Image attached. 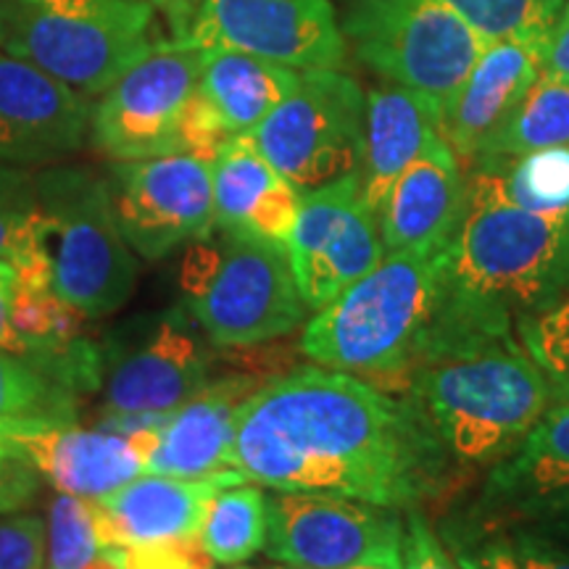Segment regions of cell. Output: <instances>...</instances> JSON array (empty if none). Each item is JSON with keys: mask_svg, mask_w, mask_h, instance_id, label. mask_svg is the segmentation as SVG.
Listing matches in <instances>:
<instances>
[{"mask_svg": "<svg viewBox=\"0 0 569 569\" xmlns=\"http://www.w3.org/2000/svg\"><path fill=\"white\" fill-rule=\"evenodd\" d=\"M232 469L284 493L407 509L438 488L443 443L415 403L338 369L303 367L246 398Z\"/></svg>", "mask_w": 569, "mask_h": 569, "instance_id": "obj_1", "label": "cell"}, {"mask_svg": "<svg viewBox=\"0 0 569 569\" xmlns=\"http://www.w3.org/2000/svg\"><path fill=\"white\" fill-rule=\"evenodd\" d=\"M6 38H9V0H0V53L6 48Z\"/></svg>", "mask_w": 569, "mask_h": 569, "instance_id": "obj_44", "label": "cell"}, {"mask_svg": "<svg viewBox=\"0 0 569 569\" xmlns=\"http://www.w3.org/2000/svg\"><path fill=\"white\" fill-rule=\"evenodd\" d=\"M543 69L559 77V80L569 82V0L565 3V11L559 13L557 24L546 34Z\"/></svg>", "mask_w": 569, "mask_h": 569, "instance_id": "obj_40", "label": "cell"}, {"mask_svg": "<svg viewBox=\"0 0 569 569\" xmlns=\"http://www.w3.org/2000/svg\"><path fill=\"white\" fill-rule=\"evenodd\" d=\"M351 569H403V553H401V549L382 551V553H377V557L361 561V565H356Z\"/></svg>", "mask_w": 569, "mask_h": 569, "instance_id": "obj_43", "label": "cell"}, {"mask_svg": "<svg viewBox=\"0 0 569 569\" xmlns=\"http://www.w3.org/2000/svg\"><path fill=\"white\" fill-rule=\"evenodd\" d=\"M478 169L507 201L536 213L569 217V146L543 148L517 159L480 161Z\"/></svg>", "mask_w": 569, "mask_h": 569, "instance_id": "obj_29", "label": "cell"}, {"mask_svg": "<svg viewBox=\"0 0 569 569\" xmlns=\"http://www.w3.org/2000/svg\"><path fill=\"white\" fill-rule=\"evenodd\" d=\"M201 48L169 38L124 71L92 109V146L111 161L180 153V127L201 82Z\"/></svg>", "mask_w": 569, "mask_h": 569, "instance_id": "obj_10", "label": "cell"}, {"mask_svg": "<svg viewBox=\"0 0 569 569\" xmlns=\"http://www.w3.org/2000/svg\"><path fill=\"white\" fill-rule=\"evenodd\" d=\"M109 190L119 230L142 259L159 261L213 232L211 163L198 156L113 161Z\"/></svg>", "mask_w": 569, "mask_h": 569, "instance_id": "obj_12", "label": "cell"}, {"mask_svg": "<svg viewBox=\"0 0 569 569\" xmlns=\"http://www.w3.org/2000/svg\"><path fill=\"white\" fill-rule=\"evenodd\" d=\"M34 490H38V469L13 451V457L0 465V515L27 507Z\"/></svg>", "mask_w": 569, "mask_h": 569, "instance_id": "obj_37", "label": "cell"}, {"mask_svg": "<svg viewBox=\"0 0 569 569\" xmlns=\"http://www.w3.org/2000/svg\"><path fill=\"white\" fill-rule=\"evenodd\" d=\"M180 288L213 346L251 348L293 332L306 319L284 243L219 230L188 243Z\"/></svg>", "mask_w": 569, "mask_h": 569, "instance_id": "obj_5", "label": "cell"}, {"mask_svg": "<svg viewBox=\"0 0 569 569\" xmlns=\"http://www.w3.org/2000/svg\"><path fill=\"white\" fill-rule=\"evenodd\" d=\"M101 353L109 415H172L209 386L211 356L180 309L140 319Z\"/></svg>", "mask_w": 569, "mask_h": 569, "instance_id": "obj_14", "label": "cell"}, {"mask_svg": "<svg viewBox=\"0 0 569 569\" xmlns=\"http://www.w3.org/2000/svg\"><path fill=\"white\" fill-rule=\"evenodd\" d=\"M515 553L522 569H569V553L543 538L522 536L517 540Z\"/></svg>", "mask_w": 569, "mask_h": 569, "instance_id": "obj_39", "label": "cell"}, {"mask_svg": "<svg viewBox=\"0 0 569 569\" xmlns=\"http://www.w3.org/2000/svg\"><path fill=\"white\" fill-rule=\"evenodd\" d=\"M288 253L298 293L311 311L325 309L380 264L386 246L377 213L361 198L359 174L301 193Z\"/></svg>", "mask_w": 569, "mask_h": 569, "instance_id": "obj_13", "label": "cell"}, {"mask_svg": "<svg viewBox=\"0 0 569 569\" xmlns=\"http://www.w3.org/2000/svg\"><path fill=\"white\" fill-rule=\"evenodd\" d=\"M101 553L88 498L56 496L48 515V569H88Z\"/></svg>", "mask_w": 569, "mask_h": 569, "instance_id": "obj_32", "label": "cell"}, {"mask_svg": "<svg viewBox=\"0 0 569 569\" xmlns=\"http://www.w3.org/2000/svg\"><path fill=\"white\" fill-rule=\"evenodd\" d=\"M367 96L340 69L301 71L290 96L251 132L261 156L301 193L359 174Z\"/></svg>", "mask_w": 569, "mask_h": 569, "instance_id": "obj_9", "label": "cell"}, {"mask_svg": "<svg viewBox=\"0 0 569 569\" xmlns=\"http://www.w3.org/2000/svg\"><path fill=\"white\" fill-rule=\"evenodd\" d=\"M238 569H246V567H238Z\"/></svg>", "mask_w": 569, "mask_h": 569, "instance_id": "obj_46", "label": "cell"}, {"mask_svg": "<svg viewBox=\"0 0 569 569\" xmlns=\"http://www.w3.org/2000/svg\"><path fill=\"white\" fill-rule=\"evenodd\" d=\"M13 457V451L6 443H0V465H3L6 459H11Z\"/></svg>", "mask_w": 569, "mask_h": 569, "instance_id": "obj_45", "label": "cell"}, {"mask_svg": "<svg viewBox=\"0 0 569 569\" xmlns=\"http://www.w3.org/2000/svg\"><path fill=\"white\" fill-rule=\"evenodd\" d=\"M34 184L56 296L90 319L122 309L138 284V261L119 230L109 177L69 163L42 169Z\"/></svg>", "mask_w": 569, "mask_h": 569, "instance_id": "obj_7", "label": "cell"}, {"mask_svg": "<svg viewBox=\"0 0 569 569\" xmlns=\"http://www.w3.org/2000/svg\"><path fill=\"white\" fill-rule=\"evenodd\" d=\"M415 407L461 461L507 457L546 415L551 388L515 340L432 356L417 365Z\"/></svg>", "mask_w": 569, "mask_h": 569, "instance_id": "obj_4", "label": "cell"}, {"mask_svg": "<svg viewBox=\"0 0 569 569\" xmlns=\"http://www.w3.org/2000/svg\"><path fill=\"white\" fill-rule=\"evenodd\" d=\"M46 475L63 493L101 498L142 472L130 440L106 430H82L71 422L42 425L0 438Z\"/></svg>", "mask_w": 569, "mask_h": 569, "instance_id": "obj_22", "label": "cell"}, {"mask_svg": "<svg viewBox=\"0 0 569 569\" xmlns=\"http://www.w3.org/2000/svg\"><path fill=\"white\" fill-rule=\"evenodd\" d=\"M156 13L151 0H9L3 51L82 96H103L163 40Z\"/></svg>", "mask_w": 569, "mask_h": 569, "instance_id": "obj_6", "label": "cell"}, {"mask_svg": "<svg viewBox=\"0 0 569 569\" xmlns=\"http://www.w3.org/2000/svg\"><path fill=\"white\" fill-rule=\"evenodd\" d=\"M522 348L536 361L557 401H569V301L519 322Z\"/></svg>", "mask_w": 569, "mask_h": 569, "instance_id": "obj_33", "label": "cell"}, {"mask_svg": "<svg viewBox=\"0 0 569 569\" xmlns=\"http://www.w3.org/2000/svg\"><path fill=\"white\" fill-rule=\"evenodd\" d=\"M546 38L488 42L457 98L440 117V138L461 163H475L480 148L543 71Z\"/></svg>", "mask_w": 569, "mask_h": 569, "instance_id": "obj_18", "label": "cell"}, {"mask_svg": "<svg viewBox=\"0 0 569 569\" xmlns=\"http://www.w3.org/2000/svg\"><path fill=\"white\" fill-rule=\"evenodd\" d=\"M446 248L390 251L306 325L301 351L338 372L401 375L419 365L440 293Z\"/></svg>", "mask_w": 569, "mask_h": 569, "instance_id": "obj_3", "label": "cell"}, {"mask_svg": "<svg viewBox=\"0 0 569 569\" xmlns=\"http://www.w3.org/2000/svg\"><path fill=\"white\" fill-rule=\"evenodd\" d=\"M213 230L248 232L288 246L301 190L261 156L251 134H232L211 161Z\"/></svg>", "mask_w": 569, "mask_h": 569, "instance_id": "obj_21", "label": "cell"}, {"mask_svg": "<svg viewBox=\"0 0 569 569\" xmlns=\"http://www.w3.org/2000/svg\"><path fill=\"white\" fill-rule=\"evenodd\" d=\"M403 569H461L453 565V559L448 557L443 543L436 538V532L430 530V525L425 522L422 515L411 511L409 525L403 530Z\"/></svg>", "mask_w": 569, "mask_h": 569, "instance_id": "obj_36", "label": "cell"}, {"mask_svg": "<svg viewBox=\"0 0 569 569\" xmlns=\"http://www.w3.org/2000/svg\"><path fill=\"white\" fill-rule=\"evenodd\" d=\"M356 59L443 117L486 42L443 0H351L340 21Z\"/></svg>", "mask_w": 569, "mask_h": 569, "instance_id": "obj_8", "label": "cell"}, {"mask_svg": "<svg viewBox=\"0 0 569 569\" xmlns=\"http://www.w3.org/2000/svg\"><path fill=\"white\" fill-rule=\"evenodd\" d=\"M151 3L156 6V11L167 19L172 38H182L190 19L196 17L198 9H201L203 0H151Z\"/></svg>", "mask_w": 569, "mask_h": 569, "instance_id": "obj_42", "label": "cell"}, {"mask_svg": "<svg viewBox=\"0 0 569 569\" xmlns=\"http://www.w3.org/2000/svg\"><path fill=\"white\" fill-rule=\"evenodd\" d=\"M401 543L396 509L284 490L267 501V553L290 569H351Z\"/></svg>", "mask_w": 569, "mask_h": 569, "instance_id": "obj_15", "label": "cell"}, {"mask_svg": "<svg viewBox=\"0 0 569 569\" xmlns=\"http://www.w3.org/2000/svg\"><path fill=\"white\" fill-rule=\"evenodd\" d=\"M243 480V475L230 472V469L198 480L146 472L109 496L88 498L101 549L193 538L201 532L211 498L222 488Z\"/></svg>", "mask_w": 569, "mask_h": 569, "instance_id": "obj_17", "label": "cell"}, {"mask_svg": "<svg viewBox=\"0 0 569 569\" xmlns=\"http://www.w3.org/2000/svg\"><path fill=\"white\" fill-rule=\"evenodd\" d=\"M457 565L461 569H522L519 565L515 549L509 543H493L478 553H465L457 557Z\"/></svg>", "mask_w": 569, "mask_h": 569, "instance_id": "obj_41", "label": "cell"}, {"mask_svg": "<svg viewBox=\"0 0 569 569\" xmlns=\"http://www.w3.org/2000/svg\"><path fill=\"white\" fill-rule=\"evenodd\" d=\"M436 134L440 111L427 98L390 82L369 92L365 159L359 167V190L369 209L380 213L393 182Z\"/></svg>", "mask_w": 569, "mask_h": 569, "instance_id": "obj_23", "label": "cell"}, {"mask_svg": "<svg viewBox=\"0 0 569 569\" xmlns=\"http://www.w3.org/2000/svg\"><path fill=\"white\" fill-rule=\"evenodd\" d=\"M259 390L256 375H230L213 380L159 427L153 451L142 469L167 478H211L232 469V443L238 411Z\"/></svg>", "mask_w": 569, "mask_h": 569, "instance_id": "obj_19", "label": "cell"}, {"mask_svg": "<svg viewBox=\"0 0 569 569\" xmlns=\"http://www.w3.org/2000/svg\"><path fill=\"white\" fill-rule=\"evenodd\" d=\"M240 51L293 71L340 69L348 42L330 0H203L182 38Z\"/></svg>", "mask_w": 569, "mask_h": 569, "instance_id": "obj_11", "label": "cell"}, {"mask_svg": "<svg viewBox=\"0 0 569 569\" xmlns=\"http://www.w3.org/2000/svg\"><path fill=\"white\" fill-rule=\"evenodd\" d=\"M0 261L13 264L19 280L53 282L34 174L9 161H0Z\"/></svg>", "mask_w": 569, "mask_h": 569, "instance_id": "obj_28", "label": "cell"}, {"mask_svg": "<svg viewBox=\"0 0 569 569\" xmlns=\"http://www.w3.org/2000/svg\"><path fill=\"white\" fill-rule=\"evenodd\" d=\"M482 42L546 38L567 0H443Z\"/></svg>", "mask_w": 569, "mask_h": 569, "instance_id": "obj_31", "label": "cell"}, {"mask_svg": "<svg viewBox=\"0 0 569 569\" xmlns=\"http://www.w3.org/2000/svg\"><path fill=\"white\" fill-rule=\"evenodd\" d=\"M467 180L459 156L436 134L403 169L377 222L386 253L407 248H446L465 209Z\"/></svg>", "mask_w": 569, "mask_h": 569, "instance_id": "obj_20", "label": "cell"}, {"mask_svg": "<svg viewBox=\"0 0 569 569\" xmlns=\"http://www.w3.org/2000/svg\"><path fill=\"white\" fill-rule=\"evenodd\" d=\"M490 490L519 501H546L569 490V401L546 409L515 457L496 469Z\"/></svg>", "mask_w": 569, "mask_h": 569, "instance_id": "obj_25", "label": "cell"}, {"mask_svg": "<svg viewBox=\"0 0 569 569\" xmlns=\"http://www.w3.org/2000/svg\"><path fill=\"white\" fill-rule=\"evenodd\" d=\"M77 390L46 361L0 351V438L74 422Z\"/></svg>", "mask_w": 569, "mask_h": 569, "instance_id": "obj_26", "label": "cell"}, {"mask_svg": "<svg viewBox=\"0 0 569 569\" xmlns=\"http://www.w3.org/2000/svg\"><path fill=\"white\" fill-rule=\"evenodd\" d=\"M203 549L217 565H238L267 546V498L256 486H227L206 509Z\"/></svg>", "mask_w": 569, "mask_h": 569, "instance_id": "obj_30", "label": "cell"}, {"mask_svg": "<svg viewBox=\"0 0 569 569\" xmlns=\"http://www.w3.org/2000/svg\"><path fill=\"white\" fill-rule=\"evenodd\" d=\"M569 290V217L511 203L475 169L446 246L443 293L425 359L511 340V322L561 303Z\"/></svg>", "mask_w": 569, "mask_h": 569, "instance_id": "obj_2", "label": "cell"}, {"mask_svg": "<svg viewBox=\"0 0 569 569\" xmlns=\"http://www.w3.org/2000/svg\"><path fill=\"white\" fill-rule=\"evenodd\" d=\"M103 557L117 569H213L198 536L106 546Z\"/></svg>", "mask_w": 569, "mask_h": 569, "instance_id": "obj_34", "label": "cell"}, {"mask_svg": "<svg viewBox=\"0 0 569 569\" xmlns=\"http://www.w3.org/2000/svg\"><path fill=\"white\" fill-rule=\"evenodd\" d=\"M88 96L19 59L0 53V161L51 167L84 146Z\"/></svg>", "mask_w": 569, "mask_h": 569, "instance_id": "obj_16", "label": "cell"}, {"mask_svg": "<svg viewBox=\"0 0 569 569\" xmlns=\"http://www.w3.org/2000/svg\"><path fill=\"white\" fill-rule=\"evenodd\" d=\"M569 146V82L540 71L517 109L480 148V161L517 159V156Z\"/></svg>", "mask_w": 569, "mask_h": 569, "instance_id": "obj_27", "label": "cell"}, {"mask_svg": "<svg viewBox=\"0 0 569 569\" xmlns=\"http://www.w3.org/2000/svg\"><path fill=\"white\" fill-rule=\"evenodd\" d=\"M13 288H17V269L9 261H0V351L32 356L30 340L21 336L11 319Z\"/></svg>", "mask_w": 569, "mask_h": 569, "instance_id": "obj_38", "label": "cell"}, {"mask_svg": "<svg viewBox=\"0 0 569 569\" xmlns=\"http://www.w3.org/2000/svg\"><path fill=\"white\" fill-rule=\"evenodd\" d=\"M48 530L34 515L0 522V569H46Z\"/></svg>", "mask_w": 569, "mask_h": 569, "instance_id": "obj_35", "label": "cell"}, {"mask_svg": "<svg viewBox=\"0 0 569 569\" xmlns=\"http://www.w3.org/2000/svg\"><path fill=\"white\" fill-rule=\"evenodd\" d=\"M301 71L240 51H203L198 90L230 134H251L296 88Z\"/></svg>", "mask_w": 569, "mask_h": 569, "instance_id": "obj_24", "label": "cell"}]
</instances>
